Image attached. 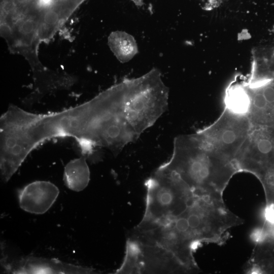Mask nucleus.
Returning <instances> with one entry per match:
<instances>
[{
    "label": "nucleus",
    "instance_id": "nucleus-1",
    "mask_svg": "<svg viewBox=\"0 0 274 274\" xmlns=\"http://www.w3.org/2000/svg\"><path fill=\"white\" fill-rule=\"evenodd\" d=\"M175 174L195 195H221L235 164L212 149L194 134H183L174 140L170 158L160 166Z\"/></svg>",
    "mask_w": 274,
    "mask_h": 274
},
{
    "label": "nucleus",
    "instance_id": "nucleus-2",
    "mask_svg": "<svg viewBox=\"0 0 274 274\" xmlns=\"http://www.w3.org/2000/svg\"><path fill=\"white\" fill-rule=\"evenodd\" d=\"M122 83V106L125 117L140 135L166 111L167 89L157 73Z\"/></svg>",
    "mask_w": 274,
    "mask_h": 274
},
{
    "label": "nucleus",
    "instance_id": "nucleus-3",
    "mask_svg": "<svg viewBox=\"0 0 274 274\" xmlns=\"http://www.w3.org/2000/svg\"><path fill=\"white\" fill-rule=\"evenodd\" d=\"M146 207L141 222L162 224L183 213L195 195L175 174L159 166L145 183Z\"/></svg>",
    "mask_w": 274,
    "mask_h": 274
},
{
    "label": "nucleus",
    "instance_id": "nucleus-4",
    "mask_svg": "<svg viewBox=\"0 0 274 274\" xmlns=\"http://www.w3.org/2000/svg\"><path fill=\"white\" fill-rule=\"evenodd\" d=\"M251 127L247 115L235 113L225 107L220 116L213 123L193 134L235 164L236 157Z\"/></svg>",
    "mask_w": 274,
    "mask_h": 274
},
{
    "label": "nucleus",
    "instance_id": "nucleus-5",
    "mask_svg": "<svg viewBox=\"0 0 274 274\" xmlns=\"http://www.w3.org/2000/svg\"><path fill=\"white\" fill-rule=\"evenodd\" d=\"M189 272L171 252L128 237L125 256L115 273H164Z\"/></svg>",
    "mask_w": 274,
    "mask_h": 274
},
{
    "label": "nucleus",
    "instance_id": "nucleus-6",
    "mask_svg": "<svg viewBox=\"0 0 274 274\" xmlns=\"http://www.w3.org/2000/svg\"><path fill=\"white\" fill-rule=\"evenodd\" d=\"M273 163L274 129L252 127L235 159L238 171H248L258 177Z\"/></svg>",
    "mask_w": 274,
    "mask_h": 274
},
{
    "label": "nucleus",
    "instance_id": "nucleus-7",
    "mask_svg": "<svg viewBox=\"0 0 274 274\" xmlns=\"http://www.w3.org/2000/svg\"><path fill=\"white\" fill-rule=\"evenodd\" d=\"M1 265L3 273H99L88 267L66 263L59 260L33 256H26L10 259L2 252Z\"/></svg>",
    "mask_w": 274,
    "mask_h": 274
},
{
    "label": "nucleus",
    "instance_id": "nucleus-8",
    "mask_svg": "<svg viewBox=\"0 0 274 274\" xmlns=\"http://www.w3.org/2000/svg\"><path fill=\"white\" fill-rule=\"evenodd\" d=\"M248 82L250 104L247 116L251 126L274 129V78Z\"/></svg>",
    "mask_w": 274,
    "mask_h": 274
},
{
    "label": "nucleus",
    "instance_id": "nucleus-9",
    "mask_svg": "<svg viewBox=\"0 0 274 274\" xmlns=\"http://www.w3.org/2000/svg\"><path fill=\"white\" fill-rule=\"evenodd\" d=\"M58 188L46 181H36L16 191L18 203L23 211L36 215L47 212L56 200Z\"/></svg>",
    "mask_w": 274,
    "mask_h": 274
},
{
    "label": "nucleus",
    "instance_id": "nucleus-10",
    "mask_svg": "<svg viewBox=\"0 0 274 274\" xmlns=\"http://www.w3.org/2000/svg\"><path fill=\"white\" fill-rule=\"evenodd\" d=\"M63 180L70 190L76 192L83 190L90 181V170L86 158L82 156L70 160L64 167Z\"/></svg>",
    "mask_w": 274,
    "mask_h": 274
},
{
    "label": "nucleus",
    "instance_id": "nucleus-11",
    "mask_svg": "<svg viewBox=\"0 0 274 274\" xmlns=\"http://www.w3.org/2000/svg\"><path fill=\"white\" fill-rule=\"evenodd\" d=\"M224 103L225 108L247 116L250 99L246 80L236 78L230 82L226 90Z\"/></svg>",
    "mask_w": 274,
    "mask_h": 274
},
{
    "label": "nucleus",
    "instance_id": "nucleus-12",
    "mask_svg": "<svg viewBox=\"0 0 274 274\" xmlns=\"http://www.w3.org/2000/svg\"><path fill=\"white\" fill-rule=\"evenodd\" d=\"M258 178L264 188L267 200V205L274 206V163Z\"/></svg>",
    "mask_w": 274,
    "mask_h": 274
},
{
    "label": "nucleus",
    "instance_id": "nucleus-13",
    "mask_svg": "<svg viewBox=\"0 0 274 274\" xmlns=\"http://www.w3.org/2000/svg\"><path fill=\"white\" fill-rule=\"evenodd\" d=\"M265 217L268 223L274 225V206L267 205L265 210Z\"/></svg>",
    "mask_w": 274,
    "mask_h": 274
},
{
    "label": "nucleus",
    "instance_id": "nucleus-14",
    "mask_svg": "<svg viewBox=\"0 0 274 274\" xmlns=\"http://www.w3.org/2000/svg\"><path fill=\"white\" fill-rule=\"evenodd\" d=\"M16 1L17 2V3L19 4H24L28 1V0H16Z\"/></svg>",
    "mask_w": 274,
    "mask_h": 274
}]
</instances>
